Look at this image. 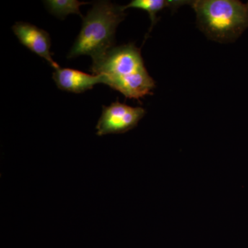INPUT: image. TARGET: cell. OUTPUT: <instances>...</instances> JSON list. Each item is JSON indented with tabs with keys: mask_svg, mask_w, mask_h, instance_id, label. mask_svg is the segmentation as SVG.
Returning <instances> with one entry per match:
<instances>
[{
	"mask_svg": "<svg viewBox=\"0 0 248 248\" xmlns=\"http://www.w3.org/2000/svg\"><path fill=\"white\" fill-rule=\"evenodd\" d=\"M93 75L125 97L140 99L153 94L154 79L147 71L141 50L133 43L114 47L91 66Z\"/></svg>",
	"mask_w": 248,
	"mask_h": 248,
	"instance_id": "6da1fadb",
	"label": "cell"
},
{
	"mask_svg": "<svg viewBox=\"0 0 248 248\" xmlns=\"http://www.w3.org/2000/svg\"><path fill=\"white\" fill-rule=\"evenodd\" d=\"M123 6L108 1L94 3L86 17L82 27L67 58L89 55L93 63L104 58L115 45L116 29L125 18Z\"/></svg>",
	"mask_w": 248,
	"mask_h": 248,
	"instance_id": "7a4b0ae2",
	"label": "cell"
},
{
	"mask_svg": "<svg viewBox=\"0 0 248 248\" xmlns=\"http://www.w3.org/2000/svg\"><path fill=\"white\" fill-rule=\"evenodd\" d=\"M199 29L219 43L234 42L248 28V2L238 0L191 1Z\"/></svg>",
	"mask_w": 248,
	"mask_h": 248,
	"instance_id": "3957f363",
	"label": "cell"
},
{
	"mask_svg": "<svg viewBox=\"0 0 248 248\" xmlns=\"http://www.w3.org/2000/svg\"><path fill=\"white\" fill-rule=\"evenodd\" d=\"M146 113L143 108L130 107L120 102L103 107L102 115L96 126L97 135L104 136L126 133L135 128Z\"/></svg>",
	"mask_w": 248,
	"mask_h": 248,
	"instance_id": "277c9868",
	"label": "cell"
},
{
	"mask_svg": "<svg viewBox=\"0 0 248 248\" xmlns=\"http://www.w3.org/2000/svg\"><path fill=\"white\" fill-rule=\"evenodd\" d=\"M15 35L19 42L32 53L45 59L55 69L60 68L58 63L54 61L50 53V35L46 31L27 22H16L13 27Z\"/></svg>",
	"mask_w": 248,
	"mask_h": 248,
	"instance_id": "5b68a950",
	"label": "cell"
},
{
	"mask_svg": "<svg viewBox=\"0 0 248 248\" xmlns=\"http://www.w3.org/2000/svg\"><path fill=\"white\" fill-rule=\"evenodd\" d=\"M53 79L62 91L73 93H84L97 84H104L102 77L90 75L72 68L55 69Z\"/></svg>",
	"mask_w": 248,
	"mask_h": 248,
	"instance_id": "8992f818",
	"label": "cell"
},
{
	"mask_svg": "<svg viewBox=\"0 0 248 248\" xmlns=\"http://www.w3.org/2000/svg\"><path fill=\"white\" fill-rule=\"evenodd\" d=\"M192 1L185 0H133L128 4L123 6L124 11L127 9H136L143 10L149 14L151 20V28L154 27L156 22V14L165 9L175 11L181 6L191 4Z\"/></svg>",
	"mask_w": 248,
	"mask_h": 248,
	"instance_id": "52a82bcc",
	"label": "cell"
},
{
	"mask_svg": "<svg viewBox=\"0 0 248 248\" xmlns=\"http://www.w3.org/2000/svg\"><path fill=\"white\" fill-rule=\"evenodd\" d=\"M44 2L53 16L62 19H64L70 14L79 15L81 17H84L80 11V6L89 4L77 0H48Z\"/></svg>",
	"mask_w": 248,
	"mask_h": 248,
	"instance_id": "ba28073f",
	"label": "cell"
}]
</instances>
